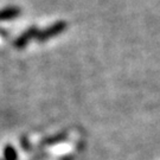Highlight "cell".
Instances as JSON below:
<instances>
[{
    "label": "cell",
    "mask_w": 160,
    "mask_h": 160,
    "mask_svg": "<svg viewBox=\"0 0 160 160\" xmlns=\"http://www.w3.org/2000/svg\"><path fill=\"white\" fill-rule=\"evenodd\" d=\"M68 29V23L63 22V20H59L57 23L52 24L49 28H46L43 31H39V33L37 36L36 39L38 40L39 43H44L46 40H49L52 37H56L58 34L63 33L65 30Z\"/></svg>",
    "instance_id": "cell-1"
},
{
    "label": "cell",
    "mask_w": 160,
    "mask_h": 160,
    "mask_svg": "<svg viewBox=\"0 0 160 160\" xmlns=\"http://www.w3.org/2000/svg\"><path fill=\"white\" fill-rule=\"evenodd\" d=\"M20 14V8L16 7V6H10L0 10V22L2 20H10V19H14Z\"/></svg>",
    "instance_id": "cell-3"
},
{
    "label": "cell",
    "mask_w": 160,
    "mask_h": 160,
    "mask_svg": "<svg viewBox=\"0 0 160 160\" xmlns=\"http://www.w3.org/2000/svg\"><path fill=\"white\" fill-rule=\"evenodd\" d=\"M68 139V133L67 132H62V133H58L56 135H53L51 138H46L45 140L42 141V146H53V145H57V143L65 141Z\"/></svg>",
    "instance_id": "cell-4"
},
{
    "label": "cell",
    "mask_w": 160,
    "mask_h": 160,
    "mask_svg": "<svg viewBox=\"0 0 160 160\" xmlns=\"http://www.w3.org/2000/svg\"><path fill=\"white\" fill-rule=\"evenodd\" d=\"M4 158L5 160H18V153L12 145H6L4 148Z\"/></svg>",
    "instance_id": "cell-5"
},
{
    "label": "cell",
    "mask_w": 160,
    "mask_h": 160,
    "mask_svg": "<svg viewBox=\"0 0 160 160\" xmlns=\"http://www.w3.org/2000/svg\"><path fill=\"white\" fill-rule=\"evenodd\" d=\"M39 33V30L36 26H31L28 30H25L23 33L18 37L17 39L14 40V46L17 49H23L29 44L33 38H37V36Z\"/></svg>",
    "instance_id": "cell-2"
},
{
    "label": "cell",
    "mask_w": 160,
    "mask_h": 160,
    "mask_svg": "<svg viewBox=\"0 0 160 160\" xmlns=\"http://www.w3.org/2000/svg\"><path fill=\"white\" fill-rule=\"evenodd\" d=\"M20 143H22V147H23L24 151H30L31 149V143H30L29 139L26 137L20 138Z\"/></svg>",
    "instance_id": "cell-6"
}]
</instances>
